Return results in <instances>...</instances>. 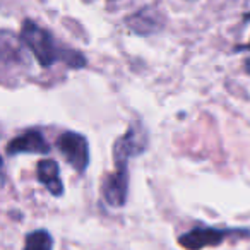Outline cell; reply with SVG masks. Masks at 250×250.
I'll list each match as a JSON object with an SVG mask.
<instances>
[{"instance_id": "obj_1", "label": "cell", "mask_w": 250, "mask_h": 250, "mask_svg": "<svg viewBox=\"0 0 250 250\" xmlns=\"http://www.w3.org/2000/svg\"><path fill=\"white\" fill-rule=\"evenodd\" d=\"M22 43L28 46L33 52V55L36 57L40 63L43 67H50L53 63H57L59 60H65L70 65H84V59L81 57V53L76 52H65L55 43V38L52 36V33L46 31L45 28L38 26L33 21H26L22 24L21 31Z\"/></svg>"}, {"instance_id": "obj_2", "label": "cell", "mask_w": 250, "mask_h": 250, "mask_svg": "<svg viewBox=\"0 0 250 250\" xmlns=\"http://www.w3.org/2000/svg\"><path fill=\"white\" fill-rule=\"evenodd\" d=\"M59 149L63 154L70 167H74L77 171H84L89 161L87 153V141L84 136L76 132H65L59 139Z\"/></svg>"}, {"instance_id": "obj_3", "label": "cell", "mask_w": 250, "mask_h": 250, "mask_svg": "<svg viewBox=\"0 0 250 250\" xmlns=\"http://www.w3.org/2000/svg\"><path fill=\"white\" fill-rule=\"evenodd\" d=\"M236 233L235 229H216V228H194L180 238V243L188 250H201L204 247H216L228 235Z\"/></svg>"}, {"instance_id": "obj_4", "label": "cell", "mask_w": 250, "mask_h": 250, "mask_svg": "<svg viewBox=\"0 0 250 250\" xmlns=\"http://www.w3.org/2000/svg\"><path fill=\"white\" fill-rule=\"evenodd\" d=\"M127 171L125 170H115L110 177L104 180L103 187V199L113 208H122L127 199Z\"/></svg>"}, {"instance_id": "obj_5", "label": "cell", "mask_w": 250, "mask_h": 250, "mask_svg": "<svg viewBox=\"0 0 250 250\" xmlns=\"http://www.w3.org/2000/svg\"><path fill=\"white\" fill-rule=\"evenodd\" d=\"M9 154H18V153H48L50 146L38 130H28L26 134L19 136L7 146Z\"/></svg>"}, {"instance_id": "obj_6", "label": "cell", "mask_w": 250, "mask_h": 250, "mask_svg": "<svg viewBox=\"0 0 250 250\" xmlns=\"http://www.w3.org/2000/svg\"><path fill=\"white\" fill-rule=\"evenodd\" d=\"M22 60V48L19 40L11 33H0V70L11 69Z\"/></svg>"}, {"instance_id": "obj_7", "label": "cell", "mask_w": 250, "mask_h": 250, "mask_svg": "<svg viewBox=\"0 0 250 250\" xmlns=\"http://www.w3.org/2000/svg\"><path fill=\"white\" fill-rule=\"evenodd\" d=\"M38 180L52 192L53 195H60L63 192V185L60 182L59 165L53 160H43L38 163Z\"/></svg>"}, {"instance_id": "obj_8", "label": "cell", "mask_w": 250, "mask_h": 250, "mask_svg": "<svg viewBox=\"0 0 250 250\" xmlns=\"http://www.w3.org/2000/svg\"><path fill=\"white\" fill-rule=\"evenodd\" d=\"M158 18H161L160 12H156L153 7H149V9H144V11L137 12L134 18H130L129 24L132 26L134 31L147 35V33H153V31H156V29H160L161 22H158Z\"/></svg>"}, {"instance_id": "obj_9", "label": "cell", "mask_w": 250, "mask_h": 250, "mask_svg": "<svg viewBox=\"0 0 250 250\" xmlns=\"http://www.w3.org/2000/svg\"><path fill=\"white\" fill-rule=\"evenodd\" d=\"M52 247L53 240L50 233L45 229H38V231H33L28 235L24 250H52Z\"/></svg>"}, {"instance_id": "obj_10", "label": "cell", "mask_w": 250, "mask_h": 250, "mask_svg": "<svg viewBox=\"0 0 250 250\" xmlns=\"http://www.w3.org/2000/svg\"><path fill=\"white\" fill-rule=\"evenodd\" d=\"M0 165H2V158H0Z\"/></svg>"}, {"instance_id": "obj_11", "label": "cell", "mask_w": 250, "mask_h": 250, "mask_svg": "<svg viewBox=\"0 0 250 250\" xmlns=\"http://www.w3.org/2000/svg\"><path fill=\"white\" fill-rule=\"evenodd\" d=\"M249 48H250V43H249Z\"/></svg>"}]
</instances>
